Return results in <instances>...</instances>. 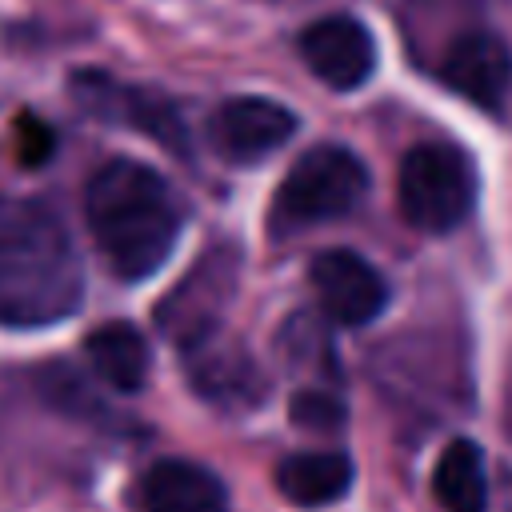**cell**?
Here are the masks:
<instances>
[{
  "mask_svg": "<svg viewBox=\"0 0 512 512\" xmlns=\"http://www.w3.org/2000/svg\"><path fill=\"white\" fill-rule=\"evenodd\" d=\"M140 500L148 512H228L216 472L192 460H156L140 480Z\"/></svg>",
  "mask_w": 512,
  "mask_h": 512,
  "instance_id": "obj_12",
  "label": "cell"
},
{
  "mask_svg": "<svg viewBox=\"0 0 512 512\" xmlns=\"http://www.w3.org/2000/svg\"><path fill=\"white\" fill-rule=\"evenodd\" d=\"M240 248L236 244H212L156 304V328L184 352L200 344L204 336L220 332V320L236 296L240 284Z\"/></svg>",
  "mask_w": 512,
  "mask_h": 512,
  "instance_id": "obj_5",
  "label": "cell"
},
{
  "mask_svg": "<svg viewBox=\"0 0 512 512\" xmlns=\"http://www.w3.org/2000/svg\"><path fill=\"white\" fill-rule=\"evenodd\" d=\"M296 112L268 96H232L208 120L212 148L232 164H256L284 148L296 132Z\"/></svg>",
  "mask_w": 512,
  "mask_h": 512,
  "instance_id": "obj_7",
  "label": "cell"
},
{
  "mask_svg": "<svg viewBox=\"0 0 512 512\" xmlns=\"http://www.w3.org/2000/svg\"><path fill=\"white\" fill-rule=\"evenodd\" d=\"M72 96L96 120H108V124H124L132 132H144L156 144H164L168 152H176V156L188 152V136H184V124H180L176 104L168 96L152 92V88L124 84V80L104 76V72H76L72 76Z\"/></svg>",
  "mask_w": 512,
  "mask_h": 512,
  "instance_id": "obj_6",
  "label": "cell"
},
{
  "mask_svg": "<svg viewBox=\"0 0 512 512\" xmlns=\"http://www.w3.org/2000/svg\"><path fill=\"white\" fill-rule=\"evenodd\" d=\"M476 164L456 144H416L396 180L400 212L420 232H448L468 220L476 204Z\"/></svg>",
  "mask_w": 512,
  "mask_h": 512,
  "instance_id": "obj_4",
  "label": "cell"
},
{
  "mask_svg": "<svg viewBox=\"0 0 512 512\" xmlns=\"http://www.w3.org/2000/svg\"><path fill=\"white\" fill-rule=\"evenodd\" d=\"M292 420L304 428H340L344 424V400H336L328 388H300L292 396Z\"/></svg>",
  "mask_w": 512,
  "mask_h": 512,
  "instance_id": "obj_18",
  "label": "cell"
},
{
  "mask_svg": "<svg viewBox=\"0 0 512 512\" xmlns=\"http://www.w3.org/2000/svg\"><path fill=\"white\" fill-rule=\"evenodd\" d=\"M36 384H40V396H44L52 408L68 412V416L92 420V416L104 412V408H100V396H96L68 364H44V368L36 372Z\"/></svg>",
  "mask_w": 512,
  "mask_h": 512,
  "instance_id": "obj_16",
  "label": "cell"
},
{
  "mask_svg": "<svg viewBox=\"0 0 512 512\" xmlns=\"http://www.w3.org/2000/svg\"><path fill=\"white\" fill-rule=\"evenodd\" d=\"M16 156H20L28 168L44 164V160L52 156V128L40 124L36 116H24V120L16 124Z\"/></svg>",
  "mask_w": 512,
  "mask_h": 512,
  "instance_id": "obj_19",
  "label": "cell"
},
{
  "mask_svg": "<svg viewBox=\"0 0 512 512\" xmlns=\"http://www.w3.org/2000/svg\"><path fill=\"white\" fill-rule=\"evenodd\" d=\"M300 60L336 92L360 88L376 68V40L356 16H324L300 32Z\"/></svg>",
  "mask_w": 512,
  "mask_h": 512,
  "instance_id": "obj_8",
  "label": "cell"
},
{
  "mask_svg": "<svg viewBox=\"0 0 512 512\" xmlns=\"http://www.w3.org/2000/svg\"><path fill=\"white\" fill-rule=\"evenodd\" d=\"M368 196V168L340 144H316L296 156L280 188L272 192L268 228L272 236H288L312 224H328L360 208Z\"/></svg>",
  "mask_w": 512,
  "mask_h": 512,
  "instance_id": "obj_3",
  "label": "cell"
},
{
  "mask_svg": "<svg viewBox=\"0 0 512 512\" xmlns=\"http://www.w3.org/2000/svg\"><path fill=\"white\" fill-rule=\"evenodd\" d=\"M440 76L468 104L500 112L508 104V92H512V52L496 32L472 28L448 44Z\"/></svg>",
  "mask_w": 512,
  "mask_h": 512,
  "instance_id": "obj_10",
  "label": "cell"
},
{
  "mask_svg": "<svg viewBox=\"0 0 512 512\" xmlns=\"http://www.w3.org/2000/svg\"><path fill=\"white\" fill-rule=\"evenodd\" d=\"M84 352H88L96 376L104 384H112L116 392H140L144 388L152 352H148V340L136 324L108 320V324L92 328L88 340H84Z\"/></svg>",
  "mask_w": 512,
  "mask_h": 512,
  "instance_id": "obj_14",
  "label": "cell"
},
{
  "mask_svg": "<svg viewBox=\"0 0 512 512\" xmlns=\"http://www.w3.org/2000/svg\"><path fill=\"white\" fill-rule=\"evenodd\" d=\"M432 496L444 512H484L488 504V476H484V452L472 440H452L436 468H432Z\"/></svg>",
  "mask_w": 512,
  "mask_h": 512,
  "instance_id": "obj_15",
  "label": "cell"
},
{
  "mask_svg": "<svg viewBox=\"0 0 512 512\" xmlns=\"http://www.w3.org/2000/svg\"><path fill=\"white\" fill-rule=\"evenodd\" d=\"M184 356H188V380H192V388H196L204 400H212V404H224V408H252V404H260L264 392H268V384H264L256 360H252L240 344L224 340L220 332H212V336H204L200 344L184 348Z\"/></svg>",
  "mask_w": 512,
  "mask_h": 512,
  "instance_id": "obj_11",
  "label": "cell"
},
{
  "mask_svg": "<svg viewBox=\"0 0 512 512\" xmlns=\"http://www.w3.org/2000/svg\"><path fill=\"white\" fill-rule=\"evenodd\" d=\"M308 280H312V288L320 296V308L332 320L348 324V328H360V324L376 320L384 312V304H388L384 276L364 256H356L348 248L320 252L312 260V268H308Z\"/></svg>",
  "mask_w": 512,
  "mask_h": 512,
  "instance_id": "obj_9",
  "label": "cell"
},
{
  "mask_svg": "<svg viewBox=\"0 0 512 512\" xmlns=\"http://www.w3.org/2000/svg\"><path fill=\"white\" fill-rule=\"evenodd\" d=\"M80 296L84 264L64 220L40 200H0V324H60Z\"/></svg>",
  "mask_w": 512,
  "mask_h": 512,
  "instance_id": "obj_1",
  "label": "cell"
},
{
  "mask_svg": "<svg viewBox=\"0 0 512 512\" xmlns=\"http://www.w3.org/2000/svg\"><path fill=\"white\" fill-rule=\"evenodd\" d=\"M356 480L348 452H292L276 464V488L296 508H328L344 500Z\"/></svg>",
  "mask_w": 512,
  "mask_h": 512,
  "instance_id": "obj_13",
  "label": "cell"
},
{
  "mask_svg": "<svg viewBox=\"0 0 512 512\" xmlns=\"http://www.w3.org/2000/svg\"><path fill=\"white\" fill-rule=\"evenodd\" d=\"M284 352L296 360V364H312L316 372L324 368L332 380H340V372H336V360H332V344H328V332L324 328H316L308 316H296L292 324H284Z\"/></svg>",
  "mask_w": 512,
  "mask_h": 512,
  "instance_id": "obj_17",
  "label": "cell"
},
{
  "mask_svg": "<svg viewBox=\"0 0 512 512\" xmlns=\"http://www.w3.org/2000/svg\"><path fill=\"white\" fill-rule=\"evenodd\" d=\"M84 220L120 280H148L180 240L184 204L156 168L116 156L92 172Z\"/></svg>",
  "mask_w": 512,
  "mask_h": 512,
  "instance_id": "obj_2",
  "label": "cell"
}]
</instances>
